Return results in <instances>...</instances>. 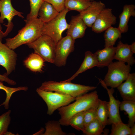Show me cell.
<instances>
[{
	"label": "cell",
	"instance_id": "cell-1",
	"mask_svg": "<svg viewBox=\"0 0 135 135\" xmlns=\"http://www.w3.org/2000/svg\"><path fill=\"white\" fill-rule=\"evenodd\" d=\"M96 91L77 97L73 103L59 108L60 118L58 122L64 126H69L70 119L75 114L98 107L99 100Z\"/></svg>",
	"mask_w": 135,
	"mask_h": 135
},
{
	"label": "cell",
	"instance_id": "cell-2",
	"mask_svg": "<svg viewBox=\"0 0 135 135\" xmlns=\"http://www.w3.org/2000/svg\"><path fill=\"white\" fill-rule=\"evenodd\" d=\"M44 23L40 18L32 20L19 32L15 37L6 39V44L14 50L24 44L32 42L42 35Z\"/></svg>",
	"mask_w": 135,
	"mask_h": 135
},
{
	"label": "cell",
	"instance_id": "cell-3",
	"mask_svg": "<svg viewBox=\"0 0 135 135\" xmlns=\"http://www.w3.org/2000/svg\"><path fill=\"white\" fill-rule=\"evenodd\" d=\"M39 88L44 90L56 92L76 98L95 90L96 87L64 81L60 82L50 81L44 82Z\"/></svg>",
	"mask_w": 135,
	"mask_h": 135
},
{
	"label": "cell",
	"instance_id": "cell-4",
	"mask_svg": "<svg viewBox=\"0 0 135 135\" xmlns=\"http://www.w3.org/2000/svg\"><path fill=\"white\" fill-rule=\"evenodd\" d=\"M69 11L65 8L54 19L49 22L44 23L42 35L49 36L56 44L62 38L63 32L69 28V25L67 22L66 17Z\"/></svg>",
	"mask_w": 135,
	"mask_h": 135
},
{
	"label": "cell",
	"instance_id": "cell-5",
	"mask_svg": "<svg viewBox=\"0 0 135 135\" xmlns=\"http://www.w3.org/2000/svg\"><path fill=\"white\" fill-rule=\"evenodd\" d=\"M108 67V71L103 81L107 87L114 88L126 80L131 70L130 66L119 61L112 62Z\"/></svg>",
	"mask_w": 135,
	"mask_h": 135
},
{
	"label": "cell",
	"instance_id": "cell-6",
	"mask_svg": "<svg viewBox=\"0 0 135 135\" xmlns=\"http://www.w3.org/2000/svg\"><path fill=\"white\" fill-rule=\"evenodd\" d=\"M36 92L46 103L47 114L52 115L59 108L67 106L75 100L76 98L56 92L48 91L37 88Z\"/></svg>",
	"mask_w": 135,
	"mask_h": 135
},
{
	"label": "cell",
	"instance_id": "cell-7",
	"mask_svg": "<svg viewBox=\"0 0 135 135\" xmlns=\"http://www.w3.org/2000/svg\"><path fill=\"white\" fill-rule=\"evenodd\" d=\"M56 44L50 38L42 35L34 42L27 44L35 53L40 56L45 62L54 64Z\"/></svg>",
	"mask_w": 135,
	"mask_h": 135
},
{
	"label": "cell",
	"instance_id": "cell-8",
	"mask_svg": "<svg viewBox=\"0 0 135 135\" xmlns=\"http://www.w3.org/2000/svg\"><path fill=\"white\" fill-rule=\"evenodd\" d=\"M75 40L67 35L56 44L54 64L58 67L65 66L70 54L74 49Z\"/></svg>",
	"mask_w": 135,
	"mask_h": 135
},
{
	"label": "cell",
	"instance_id": "cell-9",
	"mask_svg": "<svg viewBox=\"0 0 135 135\" xmlns=\"http://www.w3.org/2000/svg\"><path fill=\"white\" fill-rule=\"evenodd\" d=\"M0 21L1 24L4 23V19H6L8 21L5 32H3L4 37L7 36L12 30L14 24L12 20L14 17L18 16L22 18H24L22 14V12L18 11L12 6L11 0H0Z\"/></svg>",
	"mask_w": 135,
	"mask_h": 135
},
{
	"label": "cell",
	"instance_id": "cell-10",
	"mask_svg": "<svg viewBox=\"0 0 135 135\" xmlns=\"http://www.w3.org/2000/svg\"><path fill=\"white\" fill-rule=\"evenodd\" d=\"M117 18L110 8H104L100 13L91 28L93 31L100 33L116 24Z\"/></svg>",
	"mask_w": 135,
	"mask_h": 135
},
{
	"label": "cell",
	"instance_id": "cell-11",
	"mask_svg": "<svg viewBox=\"0 0 135 135\" xmlns=\"http://www.w3.org/2000/svg\"><path fill=\"white\" fill-rule=\"evenodd\" d=\"M102 86L107 91L109 98L108 102V124H115L122 122L119 110L120 102L116 100L113 96L114 88L108 89L103 80L99 79Z\"/></svg>",
	"mask_w": 135,
	"mask_h": 135
},
{
	"label": "cell",
	"instance_id": "cell-12",
	"mask_svg": "<svg viewBox=\"0 0 135 135\" xmlns=\"http://www.w3.org/2000/svg\"><path fill=\"white\" fill-rule=\"evenodd\" d=\"M17 55L6 44L0 43V66L5 68L8 75L16 69Z\"/></svg>",
	"mask_w": 135,
	"mask_h": 135
},
{
	"label": "cell",
	"instance_id": "cell-13",
	"mask_svg": "<svg viewBox=\"0 0 135 135\" xmlns=\"http://www.w3.org/2000/svg\"><path fill=\"white\" fill-rule=\"evenodd\" d=\"M106 8L101 1H94L87 8L80 13V15L87 27L91 28L101 12Z\"/></svg>",
	"mask_w": 135,
	"mask_h": 135
},
{
	"label": "cell",
	"instance_id": "cell-14",
	"mask_svg": "<svg viewBox=\"0 0 135 135\" xmlns=\"http://www.w3.org/2000/svg\"><path fill=\"white\" fill-rule=\"evenodd\" d=\"M69 25L66 32L67 35L75 40L84 37L87 26L80 14L72 16Z\"/></svg>",
	"mask_w": 135,
	"mask_h": 135
},
{
	"label": "cell",
	"instance_id": "cell-15",
	"mask_svg": "<svg viewBox=\"0 0 135 135\" xmlns=\"http://www.w3.org/2000/svg\"><path fill=\"white\" fill-rule=\"evenodd\" d=\"M123 100L135 101V74H130L124 83L117 88Z\"/></svg>",
	"mask_w": 135,
	"mask_h": 135
},
{
	"label": "cell",
	"instance_id": "cell-16",
	"mask_svg": "<svg viewBox=\"0 0 135 135\" xmlns=\"http://www.w3.org/2000/svg\"><path fill=\"white\" fill-rule=\"evenodd\" d=\"M116 48L114 59L132 66L135 62L133 56L134 53L132 51L130 45L124 44L120 40L118 42Z\"/></svg>",
	"mask_w": 135,
	"mask_h": 135
},
{
	"label": "cell",
	"instance_id": "cell-17",
	"mask_svg": "<svg viewBox=\"0 0 135 135\" xmlns=\"http://www.w3.org/2000/svg\"><path fill=\"white\" fill-rule=\"evenodd\" d=\"M98 63L95 53L93 54L90 51H87L85 52L83 61L78 71L70 78L64 81L71 82L80 74L95 67H98Z\"/></svg>",
	"mask_w": 135,
	"mask_h": 135
},
{
	"label": "cell",
	"instance_id": "cell-18",
	"mask_svg": "<svg viewBox=\"0 0 135 135\" xmlns=\"http://www.w3.org/2000/svg\"><path fill=\"white\" fill-rule=\"evenodd\" d=\"M116 48L114 46L105 47L104 49L99 50L96 52L98 63V67L103 68L108 66L113 62Z\"/></svg>",
	"mask_w": 135,
	"mask_h": 135
},
{
	"label": "cell",
	"instance_id": "cell-19",
	"mask_svg": "<svg viewBox=\"0 0 135 135\" xmlns=\"http://www.w3.org/2000/svg\"><path fill=\"white\" fill-rule=\"evenodd\" d=\"M131 16H135V6L134 4H126L123 10L120 15V22L118 28L122 33L127 32L128 31V22Z\"/></svg>",
	"mask_w": 135,
	"mask_h": 135
},
{
	"label": "cell",
	"instance_id": "cell-20",
	"mask_svg": "<svg viewBox=\"0 0 135 135\" xmlns=\"http://www.w3.org/2000/svg\"><path fill=\"white\" fill-rule=\"evenodd\" d=\"M45 61L40 56L35 53H32L24 61L26 66L31 71L41 72L44 66Z\"/></svg>",
	"mask_w": 135,
	"mask_h": 135
},
{
	"label": "cell",
	"instance_id": "cell-21",
	"mask_svg": "<svg viewBox=\"0 0 135 135\" xmlns=\"http://www.w3.org/2000/svg\"><path fill=\"white\" fill-rule=\"evenodd\" d=\"M59 12L50 3L44 1L38 11V16L44 23H46L55 18Z\"/></svg>",
	"mask_w": 135,
	"mask_h": 135
},
{
	"label": "cell",
	"instance_id": "cell-22",
	"mask_svg": "<svg viewBox=\"0 0 135 135\" xmlns=\"http://www.w3.org/2000/svg\"><path fill=\"white\" fill-rule=\"evenodd\" d=\"M122 34L118 28L111 26L108 28L105 31L104 34V47L114 46L118 39L122 37Z\"/></svg>",
	"mask_w": 135,
	"mask_h": 135
},
{
	"label": "cell",
	"instance_id": "cell-23",
	"mask_svg": "<svg viewBox=\"0 0 135 135\" xmlns=\"http://www.w3.org/2000/svg\"><path fill=\"white\" fill-rule=\"evenodd\" d=\"M120 109L125 112L128 115V125L130 128L132 126L135 122V101L125 100L120 102Z\"/></svg>",
	"mask_w": 135,
	"mask_h": 135
},
{
	"label": "cell",
	"instance_id": "cell-24",
	"mask_svg": "<svg viewBox=\"0 0 135 135\" xmlns=\"http://www.w3.org/2000/svg\"><path fill=\"white\" fill-rule=\"evenodd\" d=\"M92 2L90 0H66L65 7L69 11L75 10L80 13L89 7Z\"/></svg>",
	"mask_w": 135,
	"mask_h": 135
},
{
	"label": "cell",
	"instance_id": "cell-25",
	"mask_svg": "<svg viewBox=\"0 0 135 135\" xmlns=\"http://www.w3.org/2000/svg\"><path fill=\"white\" fill-rule=\"evenodd\" d=\"M108 102L99 99L97 110V118L104 127L108 124Z\"/></svg>",
	"mask_w": 135,
	"mask_h": 135
},
{
	"label": "cell",
	"instance_id": "cell-26",
	"mask_svg": "<svg viewBox=\"0 0 135 135\" xmlns=\"http://www.w3.org/2000/svg\"><path fill=\"white\" fill-rule=\"evenodd\" d=\"M28 88L26 86H20L17 88H11L5 86L3 82L0 81V90H4L6 93V98L5 101L0 104V107L2 105L4 106L5 108L8 110L9 108V104L12 95L14 93L18 91L23 90L26 91Z\"/></svg>",
	"mask_w": 135,
	"mask_h": 135
},
{
	"label": "cell",
	"instance_id": "cell-27",
	"mask_svg": "<svg viewBox=\"0 0 135 135\" xmlns=\"http://www.w3.org/2000/svg\"><path fill=\"white\" fill-rule=\"evenodd\" d=\"M105 127L97 118L89 124L82 132L86 135H100L103 132Z\"/></svg>",
	"mask_w": 135,
	"mask_h": 135
},
{
	"label": "cell",
	"instance_id": "cell-28",
	"mask_svg": "<svg viewBox=\"0 0 135 135\" xmlns=\"http://www.w3.org/2000/svg\"><path fill=\"white\" fill-rule=\"evenodd\" d=\"M59 122L54 120L49 121L45 124L46 130L42 135H66Z\"/></svg>",
	"mask_w": 135,
	"mask_h": 135
},
{
	"label": "cell",
	"instance_id": "cell-29",
	"mask_svg": "<svg viewBox=\"0 0 135 135\" xmlns=\"http://www.w3.org/2000/svg\"><path fill=\"white\" fill-rule=\"evenodd\" d=\"M30 12L24 20L26 24L33 19L38 18L39 9L44 0H29Z\"/></svg>",
	"mask_w": 135,
	"mask_h": 135
},
{
	"label": "cell",
	"instance_id": "cell-30",
	"mask_svg": "<svg viewBox=\"0 0 135 135\" xmlns=\"http://www.w3.org/2000/svg\"><path fill=\"white\" fill-rule=\"evenodd\" d=\"M84 112L78 113L73 116L68 122L69 126L78 131L83 132L84 130Z\"/></svg>",
	"mask_w": 135,
	"mask_h": 135
},
{
	"label": "cell",
	"instance_id": "cell-31",
	"mask_svg": "<svg viewBox=\"0 0 135 135\" xmlns=\"http://www.w3.org/2000/svg\"><path fill=\"white\" fill-rule=\"evenodd\" d=\"M110 135H131L130 128L123 122L112 124Z\"/></svg>",
	"mask_w": 135,
	"mask_h": 135
},
{
	"label": "cell",
	"instance_id": "cell-32",
	"mask_svg": "<svg viewBox=\"0 0 135 135\" xmlns=\"http://www.w3.org/2000/svg\"><path fill=\"white\" fill-rule=\"evenodd\" d=\"M11 110L0 116V135H6L11 122Z\"/></svg>",
	"mask_w": 135,
	"mask_h": 135
},
{
	"label": "cell",
	"instance_id": "cell-33",
	"mask_svg": "<svg viewBox=\"0 0 135 135\" xmlns=\"http://www.w3.org/2000/svg\"><path fill=\"white\" fill-rule=\"evenodd\" d=\"M97 107L92 108L84 112V128L89 124L97 118Z\"/></svg>",
	"mask_w": 135,
	"mask_h": 135
},
{
	"label": "cell",
	"instance_id": "cell-34",
	"mask_svg": "<svg viewBox=\"0 0 135 135\" xmlns=\"http://www.w3.org/2000/svg\"><path fill=\"white\" fill-rule=\"evenodd\" d=\"M66 0H44L50 4L59 12L63 11L65 8Z\"/></svg>",
	"mask_w": 135,
	"mask_h": 135
},
{
	"label": "cell",
	"instance_id": "cell-35",
	"mask_svg": "<svg viewBox=\"0 0 135 135\" xmlns=\"http://www.w3.org/2000/svg\"><path fill=\"white\" fill-rule=\"evenodd\" d=\"M8 76L6 74L3 75L0 74V81L2 82H6L10 85L13 86L16 85V82L10 79Z\"/></svg>",
	"mask_w": 135,
	"mask_h": 135
},
{
	"label": "cell",
	"instance_id": "cell-36",
	"mask_svg": "<svg viewBox=\"0 0 135 135\" xmlns=\"http://www.w3.org/2000/svg\"><path fill=\"white\" fill-rule=\"evenodd\" d=\"M1 23L0 21V43H2V38L4 37L3 32L2 31V27Z\"/></svg>",
	"mask_w": 135,
	"mask_h": 135
},
{
	"label": "cell",
	"instance_id": "cell-37",
	"mask_svg": "<svg viewBox=\"0 0 135 135\" xmlns=\"http://www.w3.org/2000/svg\"><path fill=\"white\" fill-rule=\"evenodd\" d=\"M131 135H135V124L130 127Z\"/></svg>",
	"mask_w": 135,
	"mask_h": 135
},
{
	"label": "cell",
	"instance_id": "cell-38",
	"mask_svg": "<svg viewBox=\"0 0 135 135\" xmlns=\"http://www.w3.org/2000/svg\"><path fill=\"white\" fill-rule=\"evenodd\" d=\"M130 48L131 50L133 53L134 54L135 53V43L134 42L132 44L130 45Z\"/></svg>",
	"mask_w": 135,
	"mask_h": 135
},
{
	"label": "cell",
	"instance_id": "cell-39",
	"mask_svg": "<svg viewBox=\"0 0 135 135\" xmlns=\"http://www.w3.org/2000/svg\"><path fill=\"white\" fill-rule=\"evenodd\" d=\"M6 135H15L14 134L11 132H8L6 134Z\"/></svg>",
	"mask_w": 135,
	"mask_h": 135
},
{
	"label": "cell",
	"instance_id": "cell-40",
	"mask_svg": "<svg viewBox=\"0 0 135 135\" xmlns=\"http://www.w3.org/2000/svg\"><path fill=\"white\" fill-rule=\"evenodd\" d=\"M90 0L92 2L94 1V0Z\"/></svg>",
	"mask_w": 135,
	"mask_h": 135
}]
</instances>
